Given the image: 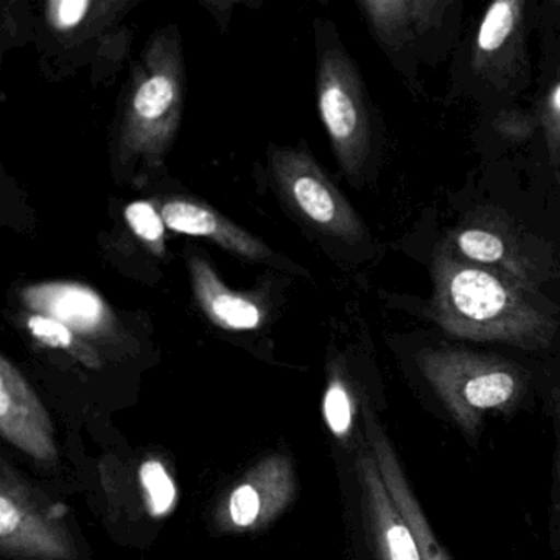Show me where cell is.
I'll use <instances>...</instances> for the list:
<instances>
[{
	"mask_svg": "<svg viewBox=\"0 0 560 560\" xmlns=\"http://www.w3.org/2000/svg\"><path fill=\"white\" fill-rule=\"evenodd\" d=\"M432 283L429 316L451 336L540 350L559 330L553 307L539 291L462 260L444 242L432 260Z\"/></svg>",
	"mask_w": 560,
	"mask_h": 560,
	"instance_id": "6da1fadb",
	"label": "cell"
},
{
	"mask_svg": "<svg viewBox=\"0 0 560 560\" xmlns=\"http://www.w3.org/2000/svg\"><path fill=\"white\" fill-rule=\"evenodd\" d=\"M185 107V68L175 32L150 42L133 73L117 133L120 165L155 168L175 142Z\"/></svg>",
	"mask_w": 560,
	"mask_h": 560,
	"instance_id": "7a4b0ae2",
	"label": "cell"
},
{
	"mask_svg": "<svg viewBox=\"0 0 560 560\" xmlns=\"http://www.w3.org/2000/svg\"><path fill=\"white\" fill-rule=\"evenodd\" d=\"M418 366L468 435L477 434L485 416L516 406L527 389L526 372L516 363L470 350L424 349L418 353Z\"/></svg>",
	"mask_w": 560,
	"mask_h": 560,
	"instance_id": "3957f363",
	"label": "cell"
},
{
	"mask_svg": "<svg viewBox=\"0 0 560 560\" xmlns=\"http://www.w3.org/2000/svg\"><path fill=\"white\" fill-rule=\"evenodd\" d=\"M444 244L462 260L498 271L529 290L539 291L540 284L556 275L546 242L497 211L475 212Z\"/></svg>",
	"mask_w": 560,
	"mask_h": 560,
	"instance_id": "277c9868",
	"label": "cell"
},
{
	"mask_svg": "<svg viewBox=\"0 0 560 560\" xmlns=\"http://www.w3.org/2000/svg\"><path fill=\"white\" fill-rule=\"evenodd\" d=\"M317 104L340 168L355 179L372 152V124L357 68L339 48L320 55Z\"/></svg>",
	"mask_w": 560,
	"mask_h": 560,
	"instance_id": "5b68a950",
	"label": "cell"
},
{
	"mask_svg": "<svg viewBox=\"0 0 560 560\" xmlns=\"http://www.w3.org/2000/svg\"><path fill=\"white\" fill-rule=\"evenodd\" d=\"M270 162L278 192L304 221L342 241L365 237L362 219L310 153L280 147L271 150Z\"/></svg>",
	"mask_w": 560,
	"mask_h": 560,
	"instance_id": "8992f818",
	"label": "cell"
},
{
	"mask_svg": "<svg viewBox=\"0 0 560 560\" xmlns=\"http://www.w3.org/2000/svg\"><path fill=\"white\" fill-rule=\"evenodd\" d=\"M0 428L9 441L34 457H54L55 445L47 412L5 357L0 360Z\"/></svg>",
	"mask_w": 560,
	"mask_h": 560,
	"instance_id": "52a82bcc",
	"label": "cell"
},
{
	"mask_svg": "<svg viewBox=\"0 0 560 560\" xmlns=\"http://www.w3.org/2000/svg\"><path fill=\"white\" fill-rule=\"evenodd\" d=\"M160 212L166 228L172 231L195 235V237L211 238L212 242L238 257L265 260L271 255L270 248L264 242L202 202L188 198H172L163 202Z\"/></svg>",
	"mask_w": 560,
	"mask_h": 560,
	"instance_id": "ba28073f",
	"label": "cell"
},
{
	"mask_svg": "<svg viewBox=\"0 0 560 560\" xmlns=\"http://www.w3.org/2000/svg\"><path fill=\"white\" fill-rule=\"evenodd\" d=\"M25 304L78 332L93 334L110 323L106 301L78 283H44L24 291Z\"/></svg>",
	"mask_w": 560,
	"mask_h": 560,
	"instance_id": "9c48e42d",
	"label": "cell"
},
{
	"mask_svg": "<svg viewBox=\"0 0 560 560\" xmlns=\"http://www.w3.org/2000/svg\"><path fill=\"white\" fill-rule=\"evenodd\" d=\"M448 2L444 0H365V12L376 37L389 50H399L441 21Z\"/></svg>",
	"mask_w": 560,
	"mask_h": 560,
	"instance_id": "30bf717a",
	"label": "cell"
},
{
	"mask_svg": "<svg viewBox=\"0 0 560 560\" xmlns=\"http://www.w3.org/2000/svg\"><path fill=\"white\" fill-rule=\"evenodd\" d=\"M363 475L382 560H422L418 540L389 497L378 464L363 462Z\"/></svg>",
	"mask_w": 560,
	"mask_h": 560,
	"instance_id": "8fae6325",
	"label": "cell"
},
{
	"mask_svg": "<svg viewBox=\"0 0 560 560\" xmlns=\"http://www.w3.org/2000/svg\"><path fill=\"white\" fill-rule=\"evenodd\" d=\"M373 445H375V458L380 474H382L389 497L395 501L399 513L411 526L412 534L418 540L419 550H421L422 560H451V557L447 556L444 547L435 537L434 530L431 529L428 516L422 511L415 491L409 487L408 480L402 474L401 464L393 452L392 445L378 429L373 435Z\"/></svg>",
	"mask_w": 560,
	"mask_h": 560,
	"instance_id": "7c38bea8",
	"label": "cell"
},
{
	"mask_svg": "<svg viewBox=\"0 0 560 560\" xmlns=\"http://www.w3.org/2000/svg\"><path fill=\"white\" fill-rule=\"evenodd\" d=\"M189 273L196 300L212 320L237 330L260 326L261 311L257 303L225 287L205 258L198 255L189 257Z\"/></svg>",
	"mask_w": 560,
	"mask_h": 560,
	"instance_id": "4fadbf2b",
	"label": "cell"
},
{
	"mask_svg": "<svg viewBox=\"0 0 560 560\" xmlns=\"http://www.w3.org/2000/svg\"><path fill=\"white\" fill-rule=\"evenodd\" d=\"M524 2L498 0L485 12L475 38L474 65L480 70L506 61L520 47Z\"/></svg>",
	"mask_w": 560,
	"mask_h": 560,
	"instance_id": "5bb4252c",
	"label": "cell"
},
{
	"mask_svg": "<svg viewBox=\"0 0 560 560\" xmlns=\"http://www.w3.org/2000/svg\"><path fill=\"white\" fill-rule=\"evenodd\" d=\"M28 330L37 337L45 346L57 347V349H68L77 353L88 365H96V357L88 350L83 343H78L74 339L73 330L65 326L60 320L51 319L44 314H34L28 317Z\"/></svg>",
	"mask_w": 560,
	"mask_h": 560,
	"instance_id": "9a60e30c",
	"label": "cell"
},
{
	"mask_svg": "<svg viewBox=\"0 0 560 560\" xmlns=\"http://www.w3.org/2000/svg\"><path fill=\"white\" fill-rule=\"evenodd\" d=\"M126 219L137 237L142 238L156 254L165 250V221L152 202L136 201L127 206Z\"/></svg>",
	"mask_w": 560,
	"mask_h": 560,
	"instance_id": "2e32d148",
	"label": "cell"
},
{
	"mask_svg": "<svg viewBox=\"0 0 560 560\" xmlns=\"http://www.w3.org/2000/svg\"><path fill=\"white\" fill-rule=\"evenodd\" d=\"M143 488L149 493V506L155 516L165 514L175 501L176 490L172 478L159 462H147L140 470Z\"/></svg>",
	"mask_w": 560,
	"mask_h": 560,
	"instance_id": "e0dca14e",
	"label": "cell"
},
{
	"mask_svg": "<svg viewBox=\"0 0 560 560\" xmlns=\"http://www.w3.org/2000/svg\"><path fill=\"white\" fill-rule=\"evenodd\" d=\"M324 415L334 434L343 435L352 425V405L349 395L340 383H334L324 401Z\"/></svg>",
	"mask_w": 560,
	"mask_h": 560,
	"instance_id": "ac0fdd59",
	"label": "cell"
},
{
	"mask_svg": "<svg viewBox=\"0 0 560 560\" xmlns=\"http://www.w3.org/2000/svg\"><path fill=\"white\" fill-rule=\"evenodd\" d=\"M91 8L88 0H54L47 4L48 22L57 31H71L86 19Z\"/></svg>",
	"mask_w": 560,
	"mask_h": 560,
	"instance_id": "d6986e66",
	"label": "cell"
},
{
	"mask_svg": "<svg viewBox=\"0 0 560 560\" xmlns=\"http://www.w3.org/2000/svg\"><path fill=\"white\" fill-rule=\"evenodd\" d=\"M260 513V498L250 485H242L232 493L231 516L238 526H250Z\"/></svg>",
	"mask_w": 560,
	"mask_h": 560,
	"instance_id": "ffe728a7",
	"label": "cell"
},
{
	"mask_svg": "<svg viewBox=\"0 0 560 560\" xmlns=\"http://www.w3.org/2000/svg\"><path fill=\"white\" fill-rule=\"evenodd\" d=\"M544 124H546L547 140L550 150H560V84L547 97L546 110H544Z\"/></svg>",
	"mask_w": 560,
	"mask_h": 560,
	"instance_id": "44dd1931",
	"label": "cell"
},
{
	"mask_svg": "<svg viewBox=\"0 0 560 560\" xmlns=\"http://www.w3.org/2000/svg\"><path fill=\"white\" fill-rule=\"evenodd\" d=\"M19 524H21V513L15 504L5 497L0 498V534L8 537L18 529Z\"/></svg>",
	"mask_w": 560,
	"mask_h": 560,
	"instance_id": "7402d4cb",
	"label": "cell"
},
{
	"mask_svg": "<svg viewBox=\"0 0 560 560\" xmlns=\"http://www.w3.org/2000/svg\"><path fill=\"white\" fill-rule=\"evenodd\" d=\"M553 428H556V471L560 488V386L552 393Z\"/></svg>",
	"mask_w": 560,
	"mask_h": 560,
	"instance_id": "603a6c76",
	"label": "cell"
}]
</instances>
